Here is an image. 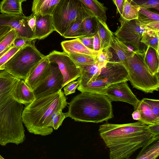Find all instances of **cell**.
<instances>
[{"mask_svg": "<svg viewBox=\"0 0 159 159\" xmlns=\"http://www.w3.org/2000/svg\"><path fill=\"white\" fill-rule=\"evenodd\" d=\"M98 32L96 17L91 15L84 19L81 25V37H93Z\"/></svg>", "mask_w": 159, "mask_h": 159, "instance_id": "obj_28", "label": "cell"}, {"mask_svg": "<svg viewBox=\"0 0 159 159\" xmlns=\"http://www.w3.org/2000/svg\"><path fill=\"white\" fill-rule=\"evenodd\" d=\"M120 26L113 33L120 41L132 47L134 51L144 52L147 47L141 42L142 35L147 29L138 19L130 20L119 18Z\"/></svg>", "mask_w": 159, "mask_h": 159, "instance_id": "obj_8", "label": "cell"}, {"mask_svg": "<svg viewBox=\"0 0 159 159\" xmlns=\"http://www.w3.org/2000/svg\"><path fill=\"white\" fill-rule=\"evenodd\" d=\"M159 32L147 30L143 34L141 42L147 47H151L159 52Z\"/></svg>", "mask_w": 159, "mask_h": 159, "instance_id": "obj_29", "label": "cell"}, {"mask_svg": "<svg viewBox=\"0 0 159 159\" xmlns=\"http://www.w3.org/2000/svg\"><path fill=\"white\" fill-rule=\"evenodd\" d=\"M86 9L93 16L106 22L107 9L98 0H79Z\"/></svg>", "mask_w": 159, "mask_h": 159, "instance_id": "obj_23", "label": "cell"}, {"mask_svg": "<svg viewBox=\"0 0 159 159\" xmlns=\"http://www.w3.org/2000/svg\"><path fill=\"white\" fill-rule=\"evenodd\" d=\"M51 66V63L47 55L31 70L24 81L32 91L47 75Z\"/></svg>", "mask_w": 159, "mask_h": 159, "instance_id": "obj_14", "label": "cell"}, {"mask_svg": "<svg viewBox=\"0 0 159 159\" xmlns=\"http://www.w3.org/2000/svg\"><path fill=\"white\" fill-rule=\"evenodd\" d=\"M93 50L97 52L101 51V42L98 33L93 36Z\"/></svg>", "mask_w": 159, "mask_h": 159, "instance_id": "obj_44", "label": "cell"}, {"mask_svg": "<svg viewBox=\"0 0 159 159\" xmlns=\"http://www.w3.org/2000/svg\"><path fill=\"white\" fill-rule=\"evenodd\" d=\"M67 54L78 67L81 66L96 63V57L84 54Z\"/></svg>", "mask_w": 159, "mask_h": 159, "instance_id": "obj_32", "label": "cell"}, {"mask_svg": "<svg viewBox=\"0 0 159 159\" xmlns=\"http://www.w3.org/2000/svg\"><path fill=\"white\" fill-rule=\"evenodd\" d=\"M21 48L12 46L10 49L0 58V70L3 65L7 62Z\"/></svg>", "mask_w": 159, "mask_h": 159, "instance_id": "obj_37", "label": "cell"}, {"mask_svg": "<svg viewBox=\"0 0 159 159\" xmlns=\"http://www.w3.org/2000/svg\"><path fill=\"white\" fill-rule=\"evenodd\" d=\"M145 25L147 30L159 32V22H155Z\"/></svg>", "mask_w": 159, "mask_h": 159, "instance_id": "obj_48", "label": "cell"}, {"mask_svg": "<svg viewBox=\"0 0 159 159\" xmlns=\"http://www.w3.org/2000/svg\"><path fill=\"white\" fill-rule=\"evenodd\" d=\"M133 119L135 120H139L141 118V114L139 111L138 109L134 110L132 114Z\"/></svg>", "mask_w": 159, "mask_h": 159, "instance_id": "obj_50", "label": "cell"}, {"mask_svg": "<svg viewBox=\"0 0 159 159\" xmlns=\"http://www.w3.org/2000/svg\"><path fill=\"white\" fill-rule=\"evenodd\" d=\"M124 80L111 84L107 89L105 95L112 101H121L132 105L136 109L140 101Z\"/></svg>", "mask_w": 159, "mask_h": 159, "instance_id": "obj_11", "label": "cell"}, {"mask_svg": "<svg viewBox=\"0 0 159 159\" xmlns=\"http://www.w3.org/2000/svg\"><path fill=\"white\" fill-rule=\"evenodd\" d=\"M50 0H33L32 11L34 14L39 13Z\"/></svg>", "mask_w": 159, "mask_h": 159, "instance_id": "obj_40", "label": "cell"}, {"mask_svg": "<svg viewBox=\"0 0 159 159\" xmlns=\"http://www.w3.org/2000/svg\"><path fill=\"white\" fill-rule=\"evenodd\" d=\"M28 16L22 15L0 14V26H7L16 30L17 36L34 40V33L29 26Z\"/></svg>", "mask_w": 159, "mask_h": 159, "instance_id": "obj_12", "label": "cell"}, {"mask_svg": "<svg viewBox=\"0 0 159 159\" xmlns=\"http://www.w3.org/2000/svg\"><path fill=\"white\" fill-rule=\"evenodd\" d=\"M110 85L97 78L94 81L86 84L79 85L77 89L81 92L102 94L105 95L107 88Z\"/></svg>", "mask_w": 159, "mask_h": 159, "instance_id": "obj_26", "label": "cell"}, {"mask_svg": "<svg viewBox=\"0 0 159 159\" xmlns=\"http://www.w3.org/2000/svg\"><path fill=\"white\" fill-rule=\"evenodd\" d=\"M68 103L61 90L35 99L24 107L22 118L28 131L46 136L53 131L50 126L52 115L57 110L64 109Z\"/></svg>", "mask_w": 159, "mask_h": 159, "instance_id": "obj_3", "label": "cell"}, {"mask_svg": "<svg viewBox=\"0 0 159 159\" xmlns=\"http://www.w3.org/2000/svg\"><path fill=\"white\" fill-rule=\"evenodd\" d=\"M131 2L133 5L145 9L154 8L159 10V0H132Z\"/></svg>", "mask_w": 159, "mask_h": 159, "instance_id": "obj_36", "label": "cell"}, {"mask_svg": "<svg viewBox=\"0 0 159 159\" xmlns=\"http://www.w3.org/2000/svg\"><path fill=\"white\" fill-rule=\"evenodd\" d=\"M21 0H2L0 3V11L2 14L11 15L23 14Z\"/></svg>", "mask_w": 159, "mask_h": 159, "instance_id": "obj_27", "label": "cell"}, {"mask_svg": "<svg viewBox=\"0 0 159 159\" xmlns=\"http://www.w3.org/2000/svg\"><path fill=\"white\" fill-rule=\"evenodd\" d=\"M109 48L113 56L109 61L113 62H122L132 57L135 51L120 41L114 34Z\"/></svg>", "mask_w": 159, "mask_h": 159, "instance_id": "obj_15", "label": "cell"}, {"mask_svg": "<svg viewBox=\"0 0 159 159\" xmlns=\"http://www.w3.org/2000/svg\"><path fill=\"white\" fill-rule=\"evenodd\" d=\"M97 30L101 42V51L110 47L113 33L109 28L106 22L96 17Z\"/></svg>", "mask_w": 159, "mask_h": 159, "instance_id": "obj_22", "label": "cell"}, {"mask_svg": "<svg viewBox=\"0 0 159 159\" xmlns=\"http://www.w3.org/2000/svg\"><path fill=\"white\" fill-rule=\"evenodd\" d=\"M63 77L56 63H51L47 75L33 90L35 98L57 93L63 88Z\"/></svg>", "mask_w": 159, "mask_h": 159, "instance_id": "obj_10", "label": "cell"}, {"mask_svg": "<svg viewBox=\"0 0 159 159\" xmlns=\"http://www.w3.org/2000/svg\"><path fill=\"white\" fill-rule=\"evenodd\" d=\"M33 41L17 36L13 42L12 46L22 48L31 43L33 42Z\"/></svg>", "mask_w": 159, "mask_h": 159, "instance_id": "obj_42", "label": "cell"}, {"mask_svg": "<svg viewBox=\"0 0 159 159\" xmlns=\"http://www.w3.org/2000/svg\"><path fill=\"white\" fill-rule=\"evenodd\" d=\"M97 78L110 85L124 80L128 81L127 72L121 62H108L100 69Z\"/></svg>", "mask_w": 159, "mask_h": 159, "instance_id": "obj_13", "label": "cell"}, {"mask_svg": "<svg viewBox=\"0 0 159 159\" xmlns=\"http://www.w3.org/2000/svg\"><path fill=\"white\" fill-rule=\"evenodd\" d=\"M17 36L16 31L11 29L0 39V53L7 48L12 46L15 39Z\"/></svg>", "mask_w": 159, "mask_h": 159, "instance_id": "obj_33", "label": "cell"}, {"mask_svg": "<svg viewBox=\"0 0 159 159\" xmlns=\"http://www.w3.org/2000/svg\"><path fill=\"white\" fill-rule=\"evenodd\" d=\"M60 0H50L38 14H51Z\"/></svg>", "mask_w": 159, "mask_h": 159, "instance_id": "obj_41", "label": "cell"}, {"mask_svg": "<svg viewBox=\"0 0 159 159\" xmlns=\"http://www.w3.org/2000/svg\"><path fill=\"white\" fill-rule=\"evenodd\" d=\"M80 82L79 80L76 81H72L67 84L64 88L63 93L66 96L74 93L78 87Z\"/></svg>", "mask_w": 159, "mask_h": 159, "instance_id": "obj_39", "label": "cell"}, {"mask_svg": "<svg viewBox=\"0 0 159 159\" xmlns=\"http://www.w3.org/2000/svg\"><path fill=\"white\" fill-rule=\"evenodd\" d=\"M47 56L51 63L57 64L62 75V88L80 77L81 73L80 68L65 52L54 50Z\"/></svg>", "mask_w": 159, "mask_h": 159, "instance_id": "obj_9", "label": "cell"}, {"mask_svg": "<svg viewBox=\"0 0 159 159\" xmlns=\"http://www.w3.org/2000/svg\"><path fill=\"white\" fill-rule=\"evenodd\" d=\"M27 0H21V1H22V2H25V1H26Z\"/></svg>", "mask_w": 159, "mask_h": 159, "instance_id": "obj_53", "label": "cell"}, {"mask_svg": "<svg viewBox=\"0 0 159 159\" xmlns=\"http://www.w3.org/2000/svg\"><path fill=\"white\" fill-rule=\"evenodd\" d=\"M144 59L151 73H158L159 67V52L153 48L148 46L144 52Z\"/></svg>", "mask_w": 159, "mask_h": 159, "instance_id": "obj_24", "label": "cell"}, {"mask_svg": "<svg viewBox=\"0 0 159 159\" xmlns=\"http://www.w3.org/2000/svg\"><path fill=\"white\" fill-rule=\"evenodd\" d=\"M19 80L5 70L0 72V144L2 146L11 143L18 145L25 139L23 105L13 95Z\"/></svg>", "mask_w": 159, "mask_h": 159, "instance_id": "obj_1", "label": "cell"}, {"mask_svg": "<svg viewBox=\"0 0 159 159\" xmlns=\"http://www.w3.org/2000/svg\"><path fill=\"white\" fill-rule=\"evenodd\" d=\"M91 15H93L86 8L71 23L63 37L65 38L75 39L81 37L80 30L82 22L84 19Z\"/></svg>", "mask_w": 159, "mask_h": 159, "instance_id": "obj_21", "label": "cell"}, {"mask_svg": "<svg viewBox=\"0 0 159 159\" xmlns=\"http://www.w3.org/2000/svg\"><path fill=\"white\" fill-rule=\"evenodd\" d=\"M0 159H4V158H3L0 155Z\"/></svg>", "mask_w": 159, "mask_h": 159, "instance_id": "obj_52", "label": "cell"}, {"mask_svg": "<svg viewBox=\"0 0 159 159\" xmlns=\"http://www.w3.org/2000/svg\"><path fill=\"white\" fill-rule=\"evenodd\" d=\"M59 109L56 111L53 114L50 123V126L54 130L57 129L62 125L65 118L67 117L66 113L62 112Z\"/></svg>", "mask_w": 159, "mask_h": 159, "instance_id": "obj_35", "label": "cell"}, {"mask_svg": "<svg viewBox=\"0 0 159 159\" xmlns=\"http://www.w3.org/2000/svg\"><path fill=\"white\" fill-rule=\"evenodd\" d=\"M78 39L80 42L86 47L91 50H93V36H82L78 38Z\"/></svg>", "mask_w": 159, "mask_h": 159, "instance_id": "obj_43", "label": "cell"}, {"mask_svg": "<svg viewBox=\"0 0 159 159\" xmlns=\"http://www.w3.org/2000/svg\"><path fill=\"white\" fill-rule=\"evenodd\" d=\"M111 102L105 94L81 92L68 103L67 117L81 122L107 121L113 117Z\"/></svg>", "mask_w": 159, "mask_h": 159, "instance_id": "obj_4", "label": "cell"}, {"mask_svg": "<svg viewBox=\"0 0 159 159\" xmlns=\"http://www.w3.org/2000/svg\"><path fill=\"white\" fill-rule=\"evenodd\" d=\"M137 19L141 23L147 25L155 22H159V15L147 9L139 7Z\"/></svg>", "mask_w": 159, "mask_h": 159, "instance_id": "obj_30", "label": "cell"}, {"mask_svg": "<svg viewBox=\"0 0 159 159\" xmlns=\"http://www.w3.org/2000/svg\"><path fill=\"white\" fill-rule=\"evenodd\" d=\"M135 51L132 57L121 62L127 72L128 80L134 88L145 93L158 91V73H151L144 61V52Z\"/></svg>", "mask_w": 159, "mask_h": 159, "instance_id": "obj_5", "label": "cell"}, {"mask_svg": "<svg viewBox=\"0 0 159 159\" xmlns=\"http://www.w3.org/2000/svg\"><path fill=\"white\" fill-rule=\"evenodd\" d=\"M86 8L79 0H60L51 14L55 31L63 36L71 23Z\"/></svg>", "mask_w": 159, "mask_h": 159, "instance_id": "obj_7", "label": "cell"}, {"mask_svg": "<svg viewBox=\"0 0 159 159\" xmlns=\"http://www.w3.org/2000/svg\"><path fill=\"white\" fill-rule=\"evenodd\" d=\"M12 47V46H11L6 49L5 50H4V51H2V52H1L0 53V58L4 54H5L10 49V48Z\"/></svg>", "mask_w": 159, "mask_h": 159, "instance_id": "obj_51", "label": "cell"}, {"mask_svg": "<svg viewBox=\"0 0 159 159\" xmlns=\"http://www.w3.org/2000/svg\"><path fill=\"white\" fill-rule=\"evenodd\" d=\"M27 23L29 26L34 33L36 23V16L35 14L33 13L30 16H28Z\"/></svg>", "mask_w": 159, "mask_h": 159, "instance_id": "obj_45", "label": "cell"}, {"mask_svg": "<svg viewBox=\"0 0 159 159\" xmlns=\"http://www.w3.org/2000/svg\"><path fill=\"white\" fill-rule=\"evenodd\" d=\"M136 109L141 114V118L138 121L148 125L159 123V119L153 114L150 106L142 99L140 100Z\"/></svg>", "mask_w": 159, "mask_h": 159, "instance_id": "obj_25", "label": "cell"}, {"mask_svg": "<svg viewBox=\"0 0 159 159\" xmlns=\"http://www.w3.org/2000/svg\"><path fill=\"white\" fill-rule=\"evenodd\" d=\"M129 2H130L132 0H127Z\"/></svg>", "mask_w": 159, "mask_h": 159, "instance_id": "obj_54", "label": "cell"}, {"mask_svg": "<svg viewBox=\"0 0 159 159\" xmlns=\"http://www.w3.org/2000/svg\"><path fill=\"white\" fill-rule=\"evenodd\" d=\"M148 127L149 131L154 136L159 135V123L148 125Z\"/></svg>", "mask_w": 159, "mask_h": 159, "instance_id": "obj_46", "label": "cell"}, {"mask_svg": "<svg viewBox=\"0 0 159 159\" xmlns=\"http://www.w3.org/2000/svg\"><path fill=\"white\" fill-rule=\"evenodd\" d=\"M36 23L34 32L35 39H43L55 31L52 16L48 14H35Z\"/></svg>", "mask_w": 159, "mask_h": 159, "instance_id": "obj_16", "label": "cell"}, {"mask_svg": "<svg viewBox=\"0 0 159 159\" xmlns=\"http://www.w3.org/2000/svg\"><path fill=\"white\" fill-rule=\"evenodd\" d=\"M142 100L147 103L151 107L154 115L158 119H159V100L144 98Z\"/></svg>", "mask_w": 159, "mask_h": 159, "instance_id": "obj_38", "label": "cell"}, {"mask_svg": "<svg viewBox=\"0 0 159 159\" xmlns=\"http://www.w3.org/2000/svg\"><path fill=\"white\" fill-rule=\"evenodd\" d=\"M113 57L109 48L100 51L96 57V63L101 69L104 67Z\"/></svg>", "mask_w": 159, "mask_h": 159, "instance_id": "obj_34", "label": "cell"}, {"mask_svg": "<svg viewBox=\"0 0 159 159\" xmlns=\"http://www.w3.org/2000/svg\"><path fill=\"white\" fill-rule=\"evenodd\" d=\"M117 7V13L121 15L125 0H112Z\"/></svg>", "mask_w": 159, "mask_h": 159, "instance_id": "obj_47", "label": "cell"}, {"mask_svg": "<svg viewBox=\"0 0 159 159\" xmlns=\"http://www.w3.org/2000/svg\"><path fill=\"white\" fill-rule=\"evenodd\" d=\"M139 8V7L133 5L127 0H125L120 18L128 20L137 19Z\"/></svg>", "mask_w": 159, "mask_h": 159, "instance_id": "obj_31", "label": "cell"}, {"mask_svg": "<svg viewBox=\"0 0 159 159\" xmlns=\"http://www.w3.org/2000/svg\"><path fill=\"white\" fill-rule=\"evenodd\" d=\"M61 45L64 51L67 54H84L96 57L99 53L86 47L78 38L62 41Z\"/></svg>", "mask_w": 159, "mask_h": 159, "instance_id": "obj_17", "label": "cell"}, {"mask_svg": "<svg viewBox=\"0 0 159 159\" xmlns=\"http://www.w3.org/2000/svg\"><path fill=\"white\" fill-rule=\"evenodd\" d=\"M142 148L137 159H155L159 155V135L153 136Z\"/></svg>", "mask_w": 159, "mask_h": 159, "instance_id": "obj_19", "label": "cell"}, {"mask_svg": "<svg viewBox=\"0 0 159 159\" xmlns=\"http://www.w3.org/2000/svg\"><path fill=\"white\" fill-rule=\"evenodd\" d=\"M12 28L7 26H0V39L11 29Z\"/></svg>", "mask_w": 159, "mask_h": 159, "instance_id": "obj_49", "label": "cell"}, {"mask_svg": "<svg viewBox=\"0 0 159 159\" xmlns=\"http://www.w3.org/2000/svg\"><path fill=\"white\" fill-rule=\"evenodd\" d=\"M98 130L109 149L111 159H129L155 136L147 125L139 121L122 124L106 123L99 126Z\"/></svg>", "mask_w": 159, "mask_h": 159, "instance_id": "obj_2", "label": "cell"}, {"mask_svg": "<svg viewBox=\"0 0 159 159\" xmlns=\"http://www.w3.org/2000/svg\"><path fill=\"white\" fill-rule=\"evenodd\" d=\"M14 99L25 106L35 99L33 91L25 84L24 80L20 79L13 93Z\"/></svg>", "mask_w": 159, "mask_h": 159, "instance_id": "obj_18", "label": "cell"}, {"mask_svg": "<svg viewBox=\"0 0 159 159\" xmlns=\"http://www.w3.org/2000/svg\"><path fill=\"white\" fill-rule=\"evenodd\" d=\"M80 68L81 75L78 78L79 85L86 84L95 80L99 75L100 69L97 63L81 66Z\"/></svg>", "mask_w": 159, "mask_h": 159, "instance_id": "obj_20", "label": "cell"}, {"mask_svg": "<svg viewBox=\"0 0 159 159\" xmlns=\"http://www.w3.org/2000/svg\"><path fill=\"white\" fill-rule=\"evenodd\" d=\"M45 57L33 42L21 48L3 65L1 70H5L15 77L25 80L31 70Z\"/></svg>", "mask_w": 159, "mask_h": 159, "instance_id": "obj_6", "label": "cell"}]
</instances>
